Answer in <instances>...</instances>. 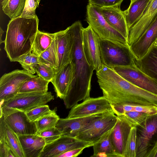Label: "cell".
<instances>
[{
  "label": "cell",
  "mask_w": 157,
  "mask_h": 157,
  "mask_svg": "<svg viewBox=\"0 0 157 157\" xmlns=\"http://www.w3.org/2000/svg\"><path fill=\"white\" fill-rule=\"evenodd\" d=\"M112 129L105 133L92 146L94 153L91 157H119L111 140L110 134Z\"/></svg>",
  "instance_id": "obj_23"
},
{
  "label": "cell",
  "mask_w": 157,
  "mask_h": 157,
  "mask_svg": "<svg viewBox=\"0 0 157 157\" xmlns=\"http://www.w3.org/2000/svg\"><path fill=\"white\" fill-rule=\"evenodd\" d=\"M84 147H80L67 151L59 155L58 157H76L81 154Z\"/></svg>",
  "instance_id": "obj_41"
},
{
  "label": "cell",
  "mask_w": 157,
  "mask_h": 157,
  "mask_svg": "<svg viewBox=\"0 0 157 157\" xmlns=\"http://www.w3.org/2000/svg\"><path fill=\"white\" fill-rule=\"evenodd\" d=\"M54 99V96L51 92L19 93L7 100H0V117L16 111L27 112L46 105Z\"/></svg>",
  "instance_id": "obj_3"
},
{
  "label": "cell",
  "mask_w": 157,
  "mask_h": 157,
  "mask_svg": "<svg viewBox=\"0 0 157 157\" xmlns=\"http://www.w3.org/2000/svg\"><path fill=\"white\" fill-rule=\"evenodd\" d=\"M36 76L25 70L17 69L4 74L0 78V100H7L16 96L24 83Z\"/></svg>",
  "instance_id": "obj_8"
},
{
  "label": "cell",
  "mask_w": 157,
  "mask_h": 157,
  "mask_svg": "<svg viewBox=\"0 0 157 157\" xmlns=\"http://www.w3.org/2000/svg\"><path fill=\"white\" fill-rule=\"evenodd\" d=\"M124 0H88L90 5L98 7H120Z\"/></svg>",
  "instance_id": "obj_38"
},
{
  "label": "cell",
  "mask_w": 157,
  "mask_h": 157,
  "mask_svg": "<svg viewBox=\"0 0 157 157\" xmlns=\"http://www.w3.org/2000/svg\"><path fill=\"white\" fill-rule=\"evenodd\" d=\"M112 111L111 105L103 96L90 97L71 108L67 117H83Z\"/></svg>",
  "instance_id": "obj_11"
},
{
  "label": "cell",
  "mask_w": 157,
  "mask_h": 157,
  "mask_svg": "<svg viewBox=\"0 0 157 157\" xmlns=\"http://www.w3.org/2000/svg\"><path fill=\"white\" fill-rule=\"evenodd\" d=\"M85 20L100 38L128 44L127 40L107 22L99 7L88 4Z\"/></svg>",
  "instance_id": "obj_5"
},
{
  "label": "cell",
  "mask_w": 157,
  "mask_h": 157,
  "mask_svg": "<svg viewBox=\"0 0 157 157\" xmlns=\"http://www.w3.org/2000/svg\"><path fill=\"white\" fill-rule=\"evenodd\" d=\"M99 44L103 65L111 68L129 66L134 63L135 57L128 44L100 38Z\"/></svg>",
  "instance_id": "obj_4"
},
{
  "label": "cell",
  "mask_w": 157,
  "mask_h": 157,
  "mask_svg": "<svg viewBox=\"0 0 157 157\" xmlns=\"http://www.w3.org/2000/svg\"><path fill=\"white\" fill-rule=\"evenodd\" d=\"M26 0H3L1 2L4 13L12 19L20 16L24 9Z\"/></svg>",
  "instance_id": "obj_27"
},
{
  "label": "cell",
  "mask_w": 157,
  "mask_h": 157,
  "mask_svg": "<svg viewBox=\"0 0 157 157\" xmlns=\"http://www.w3.org/2000/svg\"><path fill=\"white\" fill-rule=\"evenodd\" d=\"M150 0H131L129 7L124 11L129 30L142 16Z\"/></svg>",
  "instance_id": "obj_24"
},
{
  "label": "cell",
  "mask_w": 157,
  "mask_h": 157,
  "mask_svg": "<svg viewBox=\"0 0 157 157\" xmlns=\"http://www.w3.org/2000/svg\"><path fill=\"white\" fill-rule=\"evenodd\" d=\"M40 63L50 65L55 71L57 67V56L55 38L50 46L39 57Z\"/></svg>",
  "instance_id": "obj_31"
},
{
  "label": "cell",
  "mask_w": 157,
  "mask_h": 157,
  "mask_svg": "<svg viewBox=\"0 0 157 157\" xmlns=\"http://www.w3.org/2000/svg\"><path fill=\"white\" fill-rule=\"evenodd\" d=\"M5 142L15 157H24L18 136L7 125Z\"/></svg>",
  "instance_id": "obj_28"
},
{
  "label": "cell",
  "mask_w": 157,
  "mask_h": 157,
  "mask_svg": "<svg viewBox=\"0 0 157 157\" xmlns=\"http://www.w3.org/2000/svg\"><path fill=\"white\" fill-rule=\"evenodd\" d=\"M137 128H131L123 154V157H136L137 154Z\"/></svg>",
  "instance_id": "obj_29"
},
{
  "label": "cell",
  "mask_w": 157,
  "mask_h": 157,
  "mask_svg": "<svg viewBox=\"0 0 157 157\" xmlns=\"http://www.w3.org/2000/svg\"><path fill=\"white\" fill-rule=\"evenodd\" d=\"M73 71L69 63L56 73L51 82L52 84L57 97L63 99L67 94L72 81Z\"/></svg>",
  "instance_id": "obj_20"
},
{
  "label": "cell",
  "mask_w": 157,
  "mask_h": 157,
  "mask_svg": "<svg viewBox=\"0 0 157 157\" xmlns=\"http://www.w3.org/2000/svg\"><path fill=\"white\" fill-rule=\"evenodd\" d=\"M156 142H157V140L155 141Z\"/></svg>",
  "instance_id": "obj_46"
},
{
  "label": "cell",
  "mask_w": 157,
  "mask_h": 157,
  "mask_svg": "<svg viewBox=\"0 0 157 157\" xmlns=\"http://www.w3.org/2000/svg\"><path fill=\"white\" fill-rule=\"evenodd\" d=\"M153 44L154 46H157V36Z\"/></svg>",
  "instance_id": "obj_45"
},
{
  "label": "cell",
  "mask_w": 157,
  "mask_h": 157,
  "mask_svg": "<svg viewBox=\"0 0 157 157\" xmlns=\"http://www.w3.org/2000/svg\"><path fill=\"white\" fill-rule=\"evenodd\" d=\"M137 128L136 157H145L150 149L151 140L157 134V114L150 116Z\"/></svg>",
  "instance_id": "obj_12"
},
{
  "label": "cell",
  "mask_w": 157,
  "mask_h": 157,
  "mask_svg": "<svg viewBox=\"0 0 157 157\" xmlns=\"http://www.w3.org/2000/svg\"><path fill=\"white\" fill-rule=\"evenodd\" d=\"M117 121L112 129L111 141L119 157H123V154L130 129V125L123 114L117 115Z\"/></svg>",
  "instance_id": "obj_17"
},
{
  "label": "cell",
  "mask_w": 157,
  "mask_h": 157,
  "mask_svg": "<svg viewBox=\"0 0 157 157\" xmlns=\"http://www.w3.org/2000/svg\"><path fill=\"white\" fill-rule=\"evenodd\" d=\"M0 157H15L5 142H0Z\"/></svg>",
  "instance_id": "obj_40"
},
{
  "label": "cell",
  "mask_w": 157,
  "mask_h": 157,
  "mask_svg": "<svg viewBox=\"0 0 157 157\" xmlns=\"http://www.w3.org/2000/svg\"><path fill=\"white\" fill-rule=\"evenodd\" d=\"M93 144L75 137L62 135L52 143L46 144L39 157H58L67 151L80 147H89Z\"/></svg>",
  "instance_id": "obj_10"
},
{
  "label": "cell",
  "mask_w": 157,
  "mask_h": 157,
  "mask_svg": "<svg viewBox=\"0 0 157 157\" xmlns=\"http://www.w3.org/2000/svg\"><path fill=\"white\" fill-rule=\"evenodd\" d=\"M134 61L142 71L157 81V46L152 44L141 58H135Z\"/></svg>",
  "instance_id": "obj_22"
},
{
  "label": "cell",
  "mask_w": 157,
  "mask_h": 157,
  "mask_svg": "<svg viewBox=\"0 0 157 157\" xmlns=\"http://www.w3.org/2000/svg\"></svg>",
  "instance_id": "obj_48"
},
{
  "label": "cell",
  "mask_w": 157,
  "mask_h": 157,
  "mask_svg": "<svg viewBox=\"0 0 157 157\" xmlns=\"http://www.w3.org/2000/svg\"><path fill=\"white\" fill-rule=\"evenodd\" d=\"M37 75L45 80L51 82L55 76V69L47 64L40 63L36 67Z\"/></svg>",
  "instance_id": "obj_35"
},
{
  "label": "cell",
  "mask_w": 157,
  "mask_h": 157,
  "mask_svg": "<svg viewBox=\"0 0 157 157\" xmlns=\"http://www.w3.org/2000/svg\"><path fill=\"white\" fill-rule=\"evenodd\" d=\"M38 0L40 2V0Z\"/></svg>",
  "instance_id": "obj_47"
},
{
  "label": "cell",
  "mask_w": 157,
  "mask_h": 157,
  "mask_svg": "<svg viewBox=\"0 0 157 157\" xmlns=\"http://www.w3.org/2000/svg\"><path fill=\"white\" fill-rule=\"evenodd\" d=\"M99 8L102 15L108 24L121 34L128 43L129 30L124 11L121 10L120 7Z\"/></svg>",
  "instance_id": "obj_18"
},
{
  "label": "cell",
  "mask_w": 157,
  "mask_h": 157,
  "mask_svg": "<svg viewBox=\"0 0 157 157\" xmlns=\"http://www.w3.org/2000/svg\"><path fill=\"white\" fill-rule=\"evenodd\" d=\"M47 81L37 75L26 81L22 86L19 93L48 92V84Z\"/></svg>",
  "instance_id": "obj_26"
},
{
  "label": "cell",
  "mask_w": 157,
  "mask_h": 157,
  "mask_svg": "<svg viewBox=\"0 0 157 157\" xmlns=\"http://www.w3.org/2000/svg\"><path fill=\"white\" fill-rule=\"evenodd\" d=\"M103 113H98L83 117L60 118L56 127L62 132V135L75 137L80 131L88 126Z\"/></svg>",
  "instance_id": "obj_16"
},
{
  "label": "cell",
  "mask_w": 157,
  "mask_h": 157,
  "mask_svg": "<svg viewBox=\"0 0 157 157\" xmlns=\"http://www.w3.org/2000/svg\"><path fill=\"white\" fill-rule=\"evenodd\" d=\"M157 36V16L137 41L129 46L135 58H141L153 44Z\"/></svg>",
  "instance_id": "obj_19"
},
{
  "label": "cell",
  "mask_w": 157,
  "mask_h": 157,
  "mask_svg": "<svg viewBox=\"0 0 157 157\" xmlns=\"http://www.w3.org/2000/svg\"><path fill=\"white\" fill-rule=\"evenodd\" d=\"M71 36L70 63L72 66V81L63 98L67 109H70L78 102L90 98L91 82L94 69L88 63L82 46V24L77 21L68 27Z\"/></svg>",
  "instance_id": "obj_1"
},
{
  "label": "cell",
  "mask_w": 157,
  "mask_h": 157,
  "mask_svg": "<svg viewBox=\"0 0 157 157\" xmlns=\"http://www.w3.org/2000/svg\"><path fill=\"white\" fill-rule=\"evenodd\" d=\"M131 83L157 95V81L142 71L134 63L110 68Z\"/></svg>",
  "instance_id": "obj_7"
},
{
  "label": "cell",
  "mask_w": 157,
  "mask_h": 157,
  "mask_svg": "<svg viewBox=\"0 0 157 157\" xmlns=\"http://www.w3.org/2000/svg\"><path fill=\"white\" fill-rule=\"evenodd\" d=\"M132 111L138 112L152 115L157 114V107L154 106L132 104Z\"/></svg>",
  "instance_id": "obj_39"
},
{
  "label": "cell",
  "mask_w": 157,
  "mask_h": 157,
  "mask_svg": "<svg viewBox=\"0 0 157 157\" xmlns=\"http://www.w3.org/2000/svg\"><path fill=\"white\" fill-rule=\"evenodd\" d=\"M4 31H3L1 27H0V44H1L2 43H3L4 41H3L2 40V35L4 33Z\"/></svg>",
  "instance_id": "obj_44"
},
{
  "label": "cell",
  "mask_w": 157,
  "mask_h": 157,
  "mask_svg": "<svg viewBox=\"0 0 157 157\" xmlns=\"http://www.w3.org/2000/svg\"><path fill=\"white\" fill-rule=\"evenodd\" d=\"M6 125L4 115L0 117V142H5Z\"/></svg>",
  "instance_id": "obj_42"
},
{
  "label": "cell",
  "mask_w": 157,
  "mask_h": 157,
  "mask_svg": "<svg viewBox=\"0 0 157 157\" xmlns=\"http://www.w3.org/2000/svg\"><path fill=\"white\" fill-rule=\"evenodd\" d=\"M54 33L44 32L38 30L31 50V52L39 57L51 45Z\"/></svg>",
  "instance_id": "obj_25"
},
{
  "label": "cell",
  "mask_w": 157,
  "mask_h": 157,
  "mask_svg": "<svg viewBox=\"0 0 157 157\" xmlns=\"http://www.w3.org/2000/svg\"><path fill=\"white\" fill-rule=\"evenodd\" d=\"M39 22L36 15L31 18L18 16L9 21L3 43L11 62H16L21 56L31 52Z\"/></svg>",
  "instance_id": "obj_2"
},
{
  "label": "cell",
  "mask_w": 157,
  "mask_h": 157,
  "mask_svg": "<svg viewBox=\"0 0 157 157\" xmlns=\"http://www.w3.org/2000/svg\"><path fill=\"white\" fill-rule=\"evenodd\" d=\"M82 46L86 59L96 72L100 70L103 64L101 58L100 37L89 25L83 28L82 35Z\"/></svg>",
  "instance_id": "obj_9"
},
{
  "label": "cell",
  "mask_w": 157,
  "mask_h": 157,
  "mask_svg": "<svg viewBox=\"0 0 157 157\" xmlns=\"http://www.w3.org/2000/svg\"><path fill=\"white\" fill-rule=\"evenodd\" d=\"M4 117L7 126L17 136L37 134L35 123L30 120L25 112L16 111Z\"/></svg>",
  "instance_id": "obj_14"
},
{
  "label": "cell",
  "mask_w": 157,
  "mask_h": 157,
  "mask_svg": "<svg viewBox=\"0 0 157 157\" xmlns=\"http://www.w3.org/2000/svg\"><path fill=\"white\" fill-rule=\"evenodd\" d=\"M16 62H19L24 70L33 75L36 73V67L40 63L39 57L31 52L21 56Z\"/></svg>",
  "instance_id": "obj_30"
},
{
  "label": "cell",
  "mask_w": 157,
  "mask_h": 157,
  "mask_svg": "<svg viewBox=\"0 0 157 157\" xmlns=\"http://www.w3.org/2000/svg\"><path fill=\"white\" fill-rule=\"evenodd\" d=\"M157 16V0H150L142 16L129 29V46L137 41Z\"/></svg>",
  "instance_id": "obj_13"
},
{
  "label": "cell",
  "mask_w": 157,
  "mask_h": 157,
  "mask_svg": "<svg viewBox=\"0 0 157 157\" xmlns=\"http://www.w3.org/2000/svg\"><path fill=\"white\" fill-rule=\"evenodd\" d=\"M117 120V116L113 111L103 113L80 131L75 137L94 144L113 127Z\"/></svg>",
  "instance_id": "obj_6"
},
{
  "label": "cell",
  "mask_w": 157,
  "mask_h": 157,
  "mask_svg": "<svg viewBox=\"0 0 157 157\" xmlns=\"http://www.w3.org/2000/svg\"><path fill=\"white\" fill-rule=\"evenodd\" d=\"M54 38L57 56V67L55 71L56 73L70 63L71 42L68 27L64 30L54 33Z\"/></svg>",
  "instance_id": "obj_15"
},
{
  "label": "cell",
  "mask_w": 157,
  "mask_h": 157,
  "mask_svg": "<svg viewBox=\"0 0 157 157\" xmlns=\"http://www.w3.org/2000/svg\"><path fill=\"white\" fill-rule=\"evenodd\" d=\"M132 127L141 125L150 116L146 113L136 111H131L123 114Z\"/></svg>",
  "instance_id": "obj_34"
},
{
  "label": "cell",
  "mask_w": 157,
  "mask_h": 157,
  "mask_svg": "<svg viewBox=\"0 0 157 157\" xmlns=\"http://www.w3.org/2000/svg\"><path fill=\"white\" fill-rule=\"evenodd\" d=\"M40 2L38 0H26L24 10L19 16L27 18L35 17V10Z\"/></svg>",
  "instance_id": "obj_37"
},
{
  "label": "cell",
  "mask_w": 157,
  "mask_h": 157,
  "mask_svg": "<svg viewBox=\"0 0 157 157\" xmlns=\"http://www.w3.org/2000/svg\"><path fill=\"white\" fill-rule=\"evenodd\" d=\"M145 157H157V142H155L152 147L149 149Z\"/></svg>",
  "instance_id": "obj_43"
},
{
  "label": "cell",
  "mask_w": 157,
  "mask_h": 157,
  "mask_svg": "<svg viewBox=\"0 0 157 157\" xmlns=\"http://www.w3.org/2000/svg\"><path fill=\"white\" fill-rule=\"evenodd\" d=\"M24 157H39L46 145L44 140L37 134L18 136Z\"/></svg>",
  "instance_id": "obj_21"
},
{
  "label": "cell",
  "mask_w": 157,
  "mask_h": 157,
  "mask_svg": "<svg viewBox=\"0 0 157 157\" xmlns=\"http://www.w3.org/2000/svg\"><path fill=\"white\" fill-rule=\"evenodd\" d=\"M60 118L56 112L35 121L37 132L56 127Z\"/></svg>",
  "instance_id": "obj_33"
},
{
  "label": "cell",
  "mask_w": 157,
  "mask_h": 157,
  "mask_svg": "<svg viewBox=\"0 0 157 157\" xmlns=\"http://www.w3.org/2000/svg\"><path fill=\"white\" fill-rule=\"evenodd\" d=\"M57 108L50 109L48 105H41L25 112L26 115L33 122H35L44 117L56 112Z\"/></svg>",
  "instance_id": "obj_32"
},
{
  "label": "cell",
  "mask_w": 157,
  "mask_h": 157,
  "mask_svg": "<svg viewBox=\"0 0 157 157\" xmlns=\"http://www.w3.org/2000/svg\"><path fill=\"white\" fill-rule=\"evenodd\" d=\"M37 134L43 138L46 144L52 143L62 135L56 127L37 132Z\"/></svg>",
  "instance_id": "obj_36"
}]
</instances>
